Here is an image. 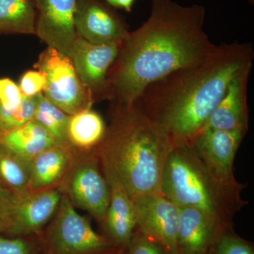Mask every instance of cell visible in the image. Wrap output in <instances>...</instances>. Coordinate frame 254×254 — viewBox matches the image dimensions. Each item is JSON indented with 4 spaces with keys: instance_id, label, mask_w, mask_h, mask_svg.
<instances>
[{
    "instance_id": "d6986e66",
    "label": "cell",
    "mask_w": 254,
    "mask_h": 254,
    "mask_svg": "<svg viewBox=\"0 0 254 254\" xmlns=\"http://www.w3.org/2000/svg\"><path fill=\"white\" fill-rule=\"evenodd\" d=\"M54 145L50 133L34 119L16 128L0 131V145L27 160Z\"/></svg>"
},
{
    "instance_id": "4dcf8cb0",
    "label": "cell",
    "mask_w": 254,
    "mask_h": 254,
    "mask_svg": "<svg viewBox=\"0 0 254 254\" xmlns=\"http://www.w3.org/2000/svg\"><path fill=\"white\" fill-rule=\"evenodd\" d=\"M113 254H127V248L118 249L117 252Z\"/></svg>"
},
{
    "instance_id": "ba28073f",
    "label": "cell",
    "mask_w": 254,
    "mask_h": 254,
    "mask_svg": "<svg viewBox=\"0 0 254 254\" xmlns=\"http://www.w3.org/2000/svg\"><path fill=\"white\" fill-rule=\"evenodd\" d=\"M62 195L58 187L12 192L0 217L3 235L40 236L56 213Z\"/></svg>"
},
{
    "instance_id": "484cf974",
    "label": "cell",
    "mask_w": 254,
    "mask_h": 254,
    "mask_svg": "<svg viewBox=\"0 0 254 254\" xmlns=\"http://www.w3.org/2000/svg\"><path fill=\"white\" fill-rule=\"evenodd\" d=\"M127 254H168L158 242L135 230L127 246Z\"/></svg>"
},
{
    "instance_id": "4fadbf2b",
    "label": "cell",
    "mask_w": 254,
    "mask_h": 254,
    "mask_svg": "<svg viewBox=\"0 0 254 254\" xmlns=\"http://www.w3.org/2000/svg\"><path fill=\"white\" fill-rule=\"evenodd\" d=\"M247 132L204 128L193 141V148L206 168L220 180H237L234 175V161Z\"/></svg>"
},
{
    "instance_id": "603a6c76",
    "label": "cell",
    "mask_w": 254,
    "mask_h": 254,
    "mask_svg": "<svg viewBox=\"0 0 254 254\" xmlns=\"http://www.w3.org/2000/svg\"><path fill=\"white\" fill-rule=\"evenodd\" d=\"M36 96L25 97L21 104L12 110H5L0 106V131L21 126L34 118Z\"/></svg>"
},
{
    "instance_id": "4316f807",
    "label": "cell",
    "mask_w": 254,
    "mask_h": 254,
    "mask_svg": "<svg viewBox=\"0 0 254 254\" xmlns=\"http://www.w3.org/2000/svg\"><path fill=\"white\" fill-rule=\"evenodd\" d=\"M24 96L19 87L9 78H0V106L12 110L21 104Z\"/></svg>"
},
{
    "instance_id": "5bb4252c",
    "label": "cell",
    "mask_w": 254,
    "mask_h": 254,
    "mask_svg": "<svg viewBox=\"0 0 254 254\" xmlns=\"http://www.w3.org/2000/svg\"><path fill=\"white\" fill-rule=\"evenodd\" d=\"M252 66L253 64L243 68L232 78L223 98L209 117L203 129L212 128L222 131L247 132L249 127L247 85Z\"/></svg>"
},
{
    "instance_id": "ffe728a7",
    "label": "cell",
    "mask_w": 254,
    "mask_h": 254,
    "mask_svg": "<svg viewBox=\"0 0 254 254\" xmlns=\"http://www.w3.org/2000/svg\"><path fill=\"white\" fill-rule=\"evenodd\" d=\"M37 17L32 0H0V34L36 35Z\"/></svg>"
},
{
    "instance_id": "836d02e7",
    "label": "cell",
    "mask_w": 254,
    "mask_h": 254,
    "mask_svg": "<svg viewBox=\"0 0 254 254\" xmlns=\"http://www.w3.org/2000/svg\"><path fill=\"white\" fill-rule=\"evenodd\" d=\"M3 230H4V226H3L2 222L0 220V234H2Z\"/></svg>"
},
{
    "instance_id": "30bf717a",
    "label": "cell",
    "mask_w": 254,
    "mask_h": 254,
    "mask_svg": "<svg viewBox=\"0 0 254 254\" xmlns=\"http://www.w3.org/2000/svg\"><path fill=\"white\" fill-rule=\"evenodd\" d=\"M120 43H93L76 38L71 58L76 72L94 102L108 100V73L118 56Z\"/></svg>"
},
{
    "instance_id": "d4e9b609",
    "label": "cell",
    "mask_w": 254,
    "mask_h": 254,
    "mask_svg": "<svg viewBox=\"0 0 254 254\" xmlns=\"http://www.w3.org/2000/svg\"><path fill=\"white\" fill-rule=\"evenodd\" d=\"M209 254H254L253 245L234 233L232 229L218 237Z\"/></svg>"
},
{
    "instance_id": "3957f363",
    "label": "cell",
    "mask_w": 254,
    "mask_h": 254,
    "mask_svg": "<svg viewBox=\"0 0 254 254\" xmlns=\"http://www.w3.org/2000/svg\"><path fill=\"white\" fill-rule=\"evenodd\" d=\"M109 115L110 125L94 151L103 171L117 178L131 198L161 193L164 167L175 142L136 102L111 103Z\"/></svg>"
},
{
    "instance_id": "6da1fadb",
    "label": "cell",
    "mask_w": 254,
    "mask_h": 254,
    "mask_svg": "<svg viewBox=\"0 0 254 254\" xmlns=\"http://www.w3.org/2000/svg\"><path fill=\"white\" fill-rule=\"evenodd\" d=\"M206 10L173 0H151L149 17L129 32L108 73V100L135 103L153 82L203 63L216 49L203 30Z\"/></svg>"
},
{
    "instance_id": "8992f818",
    "label": "cell",
    "mask_w": 254,
    "mask_h": 254,
    "mask_svg": "<svg viewBox=\"0 0 254 254\" xmlns=\"http://www.w3.org/2000/svg\"><path fill=\"white\" fill-rule=\"evenodd\" d=\"M34 66L46 78L43 94L64 113L73 115L92 108L94 100L76 72L71 58L48 47Z\"/></svg>"
},
{
    "instance_id": "7402d4cb",
    "label": "cell",
    "mask_w": 254,
    "mask_h": 254,
    "mask_svg": "<svg viewBox=\"0 0 254 254\" xmlns=\"http://www.w3.org/2000/svg\"><path fill=\"white\" fill-rule=\"evenodd\" d=\"M69 116L50 103L43 93L36 95V110L33 119L46 128L55 145L68 147L66 129Z\"/></svg>"
},
{
    "instance_id": "1f68e13d",
    "label": "cell",
    "mask_w": 254,
    "mask_h": 254,
    "mask_svg": "<svg viewBox=\"0 0 254 254\" xmlns=\"http://www.w3.org/2000/svg\"><path fill=\"white\" fill-rule=\"evenodd\" d=\"M104 1L105 2L108 3V4L110 5V6H113V7L117 8L115 0H104Z\"/></svg>"
},
{
    "instance_id": "f1b7e54d",
    "label": "cell",
    "mask_w": 254,
    "mask_h": 254,
    "mask_svg": "<svg viewBox=\"0 0 254 254\" xmlns=\"http://www.w3.org/2000/svg\"><path fill=\"white\" fill-rule=\"evenodd\" d=\"M12 192L6 190L1 185H0V217L1 214L4 212L8 201H9L10 196H11Z\"/></svg>"
},
{
    "instance_id": "7c38bea8",
    "label": "cell",
    "mask_w": 254,
    "mask_h": 254,
    "mask_svg": "<svg viewBox=\"0 0 254 254\" xmlns=\"http://www.w3.org/2000/svg\"><path fill=\"white\" fill-rule=\"evenodd\" d=\"M113 8L100 0H78L75 16L78 36L93 43H121L130 31Z\"/></svg>"
},
{
    "instance_id": "9c48e42d",
    "label": "cell",
    "mask_w": 254,
    "mask_h": 254,
    "mask_svg": "<svg viewBox=\"0 0 254 254\" xmlns=\"http://www.w3.org/2000/svg\"><path fill=\"white\" fill-rule=\"evenodd\" d=\"M136 229L160 244L168 254L177 252L180 207L161 193L132 198Z\"/></svg>"
},
{
    "instance_id": "5b68a950",
    "label": "cell",
    "mask_w": 254,
    "mask_h": 254,
    "mask_svg": "<svg viewBox=\"0 0 254 254\" xmlns=\"http://www.w3.org/2000/svg\"><path fill=\"white\" fill-rule=\"evenodd\" d=\"M41 236L51 254H113L118 250L105 235L95 232L64 195Z\"/></svg>"
},
{
    "instance_id": "e0dca14e",
    "label": "cell",
    "mask_w": 254,
    "mask_h": 254,
    "mask_svg": "<svg viewBox=\"0 0 254 254\" xmlns=\"http://www.w3.org/2000/svg\"><path fill=\"white\" fill-rule=\"evenodd\" d=\"M68 147L54 145L31 160L29 190H38L59 187L74 161Z\"/></svg>"
},
{
    "instance_id": "44dd1931",
    "label": "cell",
    "mask_w": 254,
    "mask_h": 254,
    "mask_svg": "<svg viewBox=\"0 0 254 254\" xmlns=\"http://www.w3.org/2000/svg\"><path fill=\"white\" fill-rule=\"evenodd\" d=\"M31 160L0 145V185L11 192L29 190Z\"/></svg>"
},
{
    "instance_id": "277c9868",
    "label": "cell",
    "mask_w": 254,
    "mask_h": 254,
    "mask_svg": "<svg viewBox=\"0 0 254 254\" xmlns=\"http://www.w3.org/2000/svg\"><path fill=\"white\" fill-rule=\"evenodd\" d=\"M247 187L238 181L220 180L209 171L193 145H176L169 154L160 192L178 205L199 209L224 227L232 228L236 213L248 204L241 193Z\"/></svg>"
},
{
    "instance_id": "9a60e30c",
    "label": "cell",
    "mask_w": 254,
    "mask_h": 254,
    "mask_svg": "<svg viewBox=\"0 0 254 254\" xmlns=\"http://www.w3.org/2000/svg\"><path fill=\"white\" fill-rule=\"evenodd\" d=\"M227 228L215 219L193 207H180L177 252L209 254L215 241Z\"/></svg>"
},
{
    "instance_id": "d590c367",
    "label": "cell",
    "mask_w": 254,
    "mask_h": 254,
    "mask_svg": "<svg viewBox=\"0 0 254 254\" xmlns=\"http://www.w3.org/2000/svg\"><path fill=\"white\" fill-rule=\"evenodd\" d=\"M250 4L254 5V0H247Z\"/></svg>"
},
{
    "instance_id": "ac0fdd59",
    "label": "cell",
    "mask_w": 254,
    "mask_h": 254,
    "mask_svg": "<svg viewBox=\"0 0 254 254\" xmlns=\"http://www.w3.org/2000/svg\"><path fill=\"white\" fill-rule=\"evenodd\" d=\"M107 125L101 115L92 108L70 115L66 129L67 145L75 154H88L100 144Z\"/></svg>"
},
{
    "instance_id": "2e32d148",
    "label": "cell",
    "mask_w": 254,
    "mask_h": 254,
    "mask_svg": "<svg viewBox=\"0 0 254 254\" xmlns=\"http://www.w3.org/2000/svg\"><path fill=\"white\" fill-rule=\"evenodd\" d=\"M103 173L108 180L110 193L109 205L101 224L105 236L117 248H127L136 229L133 200L117 178L111 174Z\"/></svg>"
},
{
    "instance_id": "83f0119b",
    "label": "cell",
    "mask_w": 254,
    "mask_h": 254,
    "mask_svg": "<svg viewBox=\"0 0 254 254\" xmlns=\"http://www.w3.org/2000/svg\"><path fill=\"white\" fill-rule=\"evenodd\" d=\"M46 82V78L41 71L30 70L23 73L18 87L23 96L31 98L43 93Z\"/></svg>"
},
{
    "instance_id": "e575fe53",
    "label": "cell",
    "mask_w": 254,
    "mask_h": 254,
    "mask_svg": "<svg viewBox=\"0 0 254 254\" xmlns=\"http://www.w3.org/2000/svg\"><path fill=\"white\" fill-rule=\"evenodd\" d=\"M41 254H51L49 253V252H48V251H47L46 250V249L44 248V250H43V252H42Z\"/></svg>"
},
{
    "instance_id": "8d00e7d4",
    "label": "cell",
    "mask_w": 254,
    "mask_h": 254,
    "mask_svg": "<svg viewBox=\"0 0 254 254\" xmlns=\"http://www.w3.org/2000/svg\"><path fill=\"white\" fill-rule=\"evenodd\" d=\"M183 254L180 253V252H175V253H172V254Z\"/></svg>"
},
{
    "instance_id": "8fae6325",
    "label": "cell",
    "mask_w": 254,
    "mask_h": 254,
    "mask_svg": "<svg viewBox=\"0 0 254 254\" xmlns=\"http://www.w3.org/2000/svg\"><path fill=\"white\" fill-rule=\"evenodd\" d=\"M78 0H41L36 35L48 45L71 58L77 33L75 16Z\"/></svg>"
},
{
    "instance_id": "cb8c5ba5",
    "label": "cell",
    "mask_w": 254,
    "mask_h": 254,
    "mask_svg": "<svg viewBox=\"0 0 254 254\" xmlns=\"http://www.w3.org/2000/svg\"><path fill=\"white\" fill-rule=\"evenodd\" d=\"M44 250L41 236H0V254H41Z\"/></svg>"
},
{
    "instance_id": "52a82bcc",
    "label": "cell",
    "mask_w": 254,
    "mask_h": 254,
    "mask_svg": "<svg viewBox=\"0 0 254 254\" xmlns=\"http://www.w3.org/2000/svg\"><path fill=\"white\" fill-rule=\"evenodd\" d=\"M58 188L75 208L103 223L109 205L110 187L94 152L75 154L72 166Z\"/></svg>"
},
{
    "instance_id": "d6a6232c",
    "label": "cell",
    "mask_w": 254,
    "mask_h": 254,
    "mask_svg": "<svg viewBox=\"0 0 254 254\" xmlns=\"http://www.w3.org/2000/svg\"><path fill=\"white\" fill-rule=\"evenodd\" d=\"M32 1H33L34 4L36 5L37 9H38V8H39L40 4H41V0H32Z\"/></svg>"
},
{
    "instance_id": "7a4b0ae2",
    "label": "cell",
    "mask_w": 254,
    "mask_h": 254,
    "mask_svg": "<svg viewBox=\"0 0 254 254\" xmlns=\"http://www.w3.org/2000/svg\"><path fill=\"white\" fill-rule=\"evenodd\" d=\"M254 58L250 43H223L203 63L150 83L136 103L175 145H192L232 78L253 64Z\"/></svg>"
},
{
    "instance_id": "f546056e",
    "label": "cell",
    "mask_w": 254,
    "mask_h": 254,
    "mask_svg": "<svg viewBox=\"0 0 254 254\" xmlns=\"http://www.w3.org/2000/svg\"><path fill=\"white\" fill-rule=\"evenodd\" d=\"M136 0H115L117 9H123L127 12H131Z\"/></svg>"
}]
</instances>
